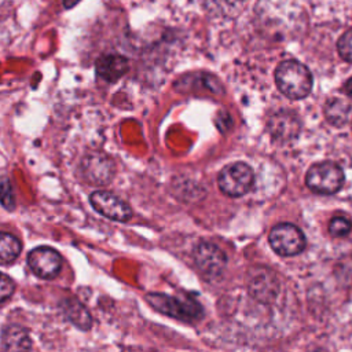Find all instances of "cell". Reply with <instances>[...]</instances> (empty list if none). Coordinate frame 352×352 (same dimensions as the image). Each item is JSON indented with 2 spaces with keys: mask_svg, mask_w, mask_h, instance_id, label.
I'll list each match as a JSON object with an SVG mask.
<instances>
[{
  "mask_svg": "<svg viewBox=\"0 0 352 352\" xmlns=\"http://www.w3.org/2000/svg\"><path fill=\"white\" fill-rule=\"evenodd\" d=\"M271 248L280 256H296L305 248L302 231L290 223L276 224L268 236Z\"/></svg>",
  "mask_w": 352,
  "mask_h": 352,
  "instance_id": "obj_5",
  "label": "cell"
},
{
  "mask_svg": "<svg viewBox=\"0 0 352 352\" xmlns=\"http://www.w3.org/2000/svg\"><path fill=\"white\" fill-rule=\"evenodd\" d=\"M28 264L38 278L52 279L62 268V257L50 246H37L29 252Z\"/></svg>",
  "mask_w": 352,
  "mask_h": 352,
  "instance_id": "obj_7",
  "label": "cell"
},
{
  "mask_svg": "<svg viewBox=\"0 0 352 352\" xmlns=\"http://www.w3.org/2000/svg\"><path fill=\"white\" fill-rule=\"evenodd\" d=\"M351 113V103L341 98H331L324 104L326 120L337 126L344 125L348 121Z\"/></svg>",
  "mask_w": 352,
  "mask_h": 352,
  "instance_id": "obj_15",
  "label": "cell"
},
{
  "mask_svg": "<svg viewBox=\"0 0 352 352\" xmlns=\"http://www.w3.org/2000/svg\"><path fill=\"white\" fill-rule=\"evenodd\" d=\"M22 245L16 236L8 232H1L0 236V260L3 264L12 263L21 253Z\"/></svg>",
  "mask_w": 352,
  "mask_h": 352,
  "instance_id": "obj_16",
  "label": "cell"
},
{
  "mask_svg": "<svg viewBox=\"0 0 352 352\" xmlns=\"http://www.w3.org/2000/svg\"><path fill=\"white\" fill-rule=\"evenodd\" d=\"M278 290H279L278 280L275 275L270 272L267 268L254 270L253 275H250L249 292L254 298L263 302H268L276 297Z\"/></svg>",
  "mask_w": 352,
  "mask_h": 352,
  "instance_id": "obj_11",
  "label": "cell"
},
{
  "mask_svg": "<svg viewBox=\"0 0 352 352\" xmlns=\"http://www.w3.org/2000/svg\"><path fill=\"white\" fill-rule=\"evenodd\" d=\"M63 312L69 320L81 330H88L92 324V319L87 308L77 300L67 298L63 301Z\"/></svg>",
  "mask_w": 352,
  "mask_h": 352,
  "instance_id": "obj_14",
  "label": "cell"
},
{
  "mask_svg": "<svg viewBox=\"0 0 352 352\" xmlns=\"http://www.w3.org/2000/svg\"><path fill=\"white\" fill-rule=\"evenodd\" d=\"M147 302L161 314L180 320H195L202 316V307L192 298H179L164 293H148Z\"/></svg>",
  "mask_w": 352,
  "mask_h": 352,
  "instance_id": "obj_2",
  "label": "cell"
},
{
  "mask_svg": "<svg viewBox=\"0 0 352 352\" xmlns=\"http://www.w3.org/2000/svg\"><path fill=\"white\" fill-rule=\"evenodd\" d=\"M194 263L197 268L209 278L220 276L227 265V256L224 252L210 242H201L195 246Z\"/></svg>",
  "mask_w": 352,
  "mask_h": 352,
  "instance_id": "obj_6",
  "label": "cell"
},
{
  "mask_svg": "<svg viewBox=\"0 0 352 352\" xmlns=\"http://www.w3.org/2000/svg\"><path fill=\"white\" fill-rule=\"evenodd\" d=\"M32 341L28 331L16 324L6 326L1 331V349L3 351H22L30 349Z\"/></svg>",
  "mask_w": 352,
  "mask_h": 352,
  "instance_id": "obj_13",
  "label": "cell"
},
{
  "mask_svg": "<svg viewBox=\"0 0 352 352\" xmlns=\"http://www.w3.org/2000/svg\"><path fill=\"white\" fill-rule=\"evenodd\" d=\"M95 70L98 77H100L102 80L114 82L129 70V63L128 59L122 55L106 54L96 60Z\"/></svg>",
  "mask_w": 352,
  "mask_h": 352,
  "instance_id": "obj_12",
  "label": "cell"
},
{
  "mask_svg": "<svg viewBox=\"0 0 352 352\" xmlns=\"http://www.w3.org/2000/svg\"><path fill=\"white\" fill-rule=\"evenodd\" d=\"M1 204L6 209L11 210L14 209V195H12V188L8 183V179L4 177L3 183H1Z\"/></svg>",
  "mask_w": 352,
  "mask_h": 352,
  "instance_id": "obj_19",
  "label": "cell"
},
{
  "mask_svg": "<svg viewBox=\"0 0 352 352\" xmlns=\"http://www.w3.org/2000/svg\"><path fill=\"white\" fill-rule=\"evenodd\" d=\"M92 208L102 216L116 220L126 221L132 216V209L126 202L109 191H94L89 197Z\"/></svg>",
  "mask_w": 352,
  "mask_h": 352,
  "instance_id": "obj_9",
  "label": "cell"
},
{
  "mask_svg": "<svg viewBox=\"0 0 352 352\" xmlns=\"http://www.w3.org/2000/svg\"><path fill=\"white\" fill-rule=\"evenodd\" d=\"M344 172L334 162H318L312 165L305 176V183L314 192L330 195L337 192L344 184Z\"/></svg>",
  "mask_w": 352,
  "mask_h": 352,
  "instance_id": "obj_3",
  "label": "cell"
},
{
  "mask_svg": "<svg viewBox=\"0 0 352 352\" xmlns=\"http://www.w3.org/2000/svg\"><path fill=\"white\" fill-rule=\"evenodd\" d=\"M351 228H352V223L345 216H336L329 223V232L331 236H336V238L345 236L351 231Z\"/></svg>",
  "mask_w": 352,
  "mask_h": 352,
  "instance_id": "obj_17",
  "label": "cell"
},
{
  "mask_svg": "<svg viewBox=\"0 0 352 352\" xmlns=\"http://www.w3.org/2000/svg\"><path fill=\"white\" fill-rule=\"evenodd\" d=\"M275 82L285 96L290 99H302L311 92L312 74L301 62L287 59L278 65L275 70Z\"/></svg>",
  "mask_w": 352,
  "mask_h": 352,
  "instance_id": "obj_1",
  "label": "cell"
},
{
  "mask_svg": "<svg viewBox=\"0 0 352 352\" xmlns=\"http://www.w3.org/2000/svg\"><path fill=\"white\" fill-rule=\"evenodd\" d=\"M82 177L94 184H107L116 172V165L110 157L102 153L87 154L80 165Z\"/></svg>",
  "mask_w": 352,
  "mask_h": 352,
  "instance_id": "obj_8",
  "label": "cell"
},
{
  "mask_svg": "<svg viewBox=\"0 0 352 352\" xmlns=\"http://www.w3.org/2000/svg\"><path fill=\"white\" fill-rule=\"evenodd\" d=\"M301 122L298 116L292 110H279L268 120V131L274 140L287 143L296 139L300 133Z\"/></svg>",
  "mask_w": 352,
  "mask_h": 352,
  "instance_id": "obj_10",
  "label": "cell"
},
{
  "mask_svg": "<svg viewBox=\"0 0 352 352\" xmlns=\"http://www.w3.org/2000/svg\"><path fill=\"white\" fill-rule=\"evenodd\" d=\"M78 1H80V0H62L65 8H72V7H74Z\"/></svg>",
  "mask_w": 352,
  "mask_h": 352,
  "instance_id": "obj_22",
  "label": "cell"
},
{
  "mask_svg": "<svg viewBox=\"0 0 352 352\" xmlns=\"http://www.w3.org/2000/svg\"><path fill=\"white\" fill-rule=\"evenodd\" d=\"M344 91H345V94H346L349 98H352V77L345 82Z\"/></svg>",
  "mask_w": 352,
  "mask_h": 352,
  "instance_id": "obj_21",
  "label": "cell"
},
{
  "mask_svg": "<svg viewBox=\"0 0 352 352\" xmlns=\"http://www.w3.org/2000/svg\"><path fill=\"white\" fill-rule=\"evenodd\" d=\"M0 296H1V302H4V301H7L10 297H11V294L14 293V282L6 275V274H3L1 275V283H0Z\"/></svg>",
  "mask_w": 352,
  "mask_h": 352,
  "instance_id": "obj_20",
  "label": "cell"
},
{
  "mask_svg": "<svg viewBox=\"0 0 352 352\" xmlns=\"http://www.w3.org/2000/svg\"><path fill=\"white\" fill-rule=\"evenodd\" d=\"M253 182V170L245 162H234L226 165L217 177L221 192L234 198L246 194L252 188Z\"/></svg>",
  "mask_w": 352,
  "mask_h": 352,
  "instance_id": "obj_4",
  "label": "cell"
},
{
  "mask_svg": "<svg viewBox=\"0 0 352 352\" xmlns=\"http://www.w3.org/2000/svg\"><path fill=\"white\" fill-rule=\"evenodd\" d=\"M338 52L342 59L352 62V29L346 30L337 43Z\"/></svg>",
  "mask_w": 352,
  "mask_h": 352,
  "instance_id": "obj_18",
  "label": "cell"
}]
</instances>
